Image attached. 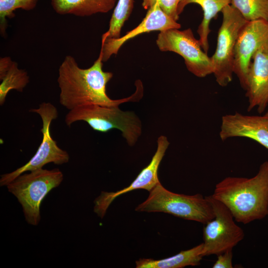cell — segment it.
Segmentation results:
<instances>
[{"label": "cell", "instance_id": "cell-1", "mask_svg": "<svg viewBox=\"0 0 268 268\" xmlns=\"http://www.w3.org/2000/svg\"><path fill=\"white\" fill-rule=\"evenodd\" d=\"M102 54L89 68H80L75 59L67 56L58 71L57 79L60 89V103L68 110L86 104L118 106L128 102H137L143 96L142 82H135L136 90L130 97L117 100L111 99L106 92V86L113 77L111 72L103 70Z\"/></svg>", "mask_w": 268, "mask_h": 268}, {"label": "cell", "instance_id": "cell-24", "mask_svg": "<svg viewBox=\"0 0 268 268\" xmlns=\"http://www.w3.org/2000/svg\"><path fill=\"white\" fill-rule=\"evenodd\" d=\"M12 60L9 57H4L0 59V78L5 73L11 64Z\"/></svg>", "mask_w": 268, "mask_h": 268}, {"label": "cell", "instance_id": "cell-4", "mask_svg": "<svg viewBox=\"0 0 268 268\" xmlns=\"http://www.w3.org/2000/svg\"><path fill=\"white\" fill-rule=\"evenodd\" d=\"M135 210L164 212L204 224L214 216L211 204L206 197L200 194L175 193L165 188L160 182L149 191L146 200Z\"/></svg>", "mask_w": 268, "mask_h": 268}, {"label": "cell", "instance_id": "cell-19", "mask_svg": "<svg viewBox=\"0 0 268 268\" xmlns=\"http://www.w3.org/2000/svg\"><path fill=\"white\" fill-rule=\"evenodd\" d=\"M134 0H118L109 22L108 30L102 39L119 38L124 23L130 17L134 7Z\"/></svg>", "mask_w": 268, "mask_h": 268}, {"label": "cell", "instance_id": "cell-16", "mask_svg": "<svg viewBox=\"0 0 268 268\" xmlns=\"http://www.w3.org/2000/svg\"><path fill=\"white\" fill-rule=\"evenodd\" d=\"M192 3L199 4L203 11V18L198 28L197 32L201 46L207 54L209 49L208 38L210 32V23L225 6L230 4V0H181L178 6V14L182 13L188 4Z\"/></svg>", "mask_w": 268, "mask_h": 268}, {"label": "cell", "instance_id": "cell-20", "mask_svg": "<svg viewBox=\"0 0 268 268\" xmlns=\"http://www.w3.org/2000/svg\"><path fill=\"white\" fill-rule=\"evenodd\" d=\"M230 4L247 21L263 19L268 22V0H230Z\"/></svg>", "mask_w": 268, "mask_h": 268}, {"label": "cell", "instance_id": "cell-3", "mask_svg": "<svg viewBox=\"0 0 268 268\" xmlns=\"http://www.w3.org/2000/svg\"><path fill=\"white\" fill-rule=\"evenodd\" d=\"M77 121H84L93 130L102 133L118 129L131 146L135 144L142 132L141 122L134 113L122 111L118 106H79L69 110L65 119L68 127Z\"/></svg>", "mask_w": 268, "mask_h": 268}, {"label": "cell", "instance_id": "cell-13", "mask_svg": "<svg viewBox=\"0 0 268 268\" xmlns=\"http://www.w3.org/2000/svg\"><path fill=\"white\" fill-rule=\"evenodd\" d=\"M245 91L247 111L256 108L259 114H263L268 106V44L259 48L252 57Z\"/></svg>", "mask_w": 268, "mask_h": 268}, {"label": "cell", "instance_id": "cell-23", "mask_svg": "<svg viewBox=\"0 0 268 268\" xmlns=\"http://www.w3.org/2000/svg\"><path fill=\"white\" fill-rule=\"evenodd\" d=\"M217 259L213 265V268H232V250H227L217 255Z\"/></svg>", "mask_w": 268, "mask_h": 268}, {"label": "cell", "instance_id": "cell-7", "mask_svg": "<svg viewBox=\"0 0 268 268\" xmlns=\"http://www.w3.org/2000/svg\"><path fill=\"white\" fill-rule=\"evenodd\" d=\"M213 208L214 216L204 224L203 228V257L233 250L244 237L242 228L235 220L229 209L212 195L206 196Z\"/></svg>", "mask_w": 268, "mask_h": 268}, {"label": "cell", "instance_id": "cell-11", "mask_svg": "<svg viewBox=\"0 0 268 268\" xmlns=\"http://www.w3.org/2000/svg\"><path fill=\"white\" fill-rule=\"evenodd\" d=\"M157 142V149L150 162L140 171L130 186L115 192H102L95 200L94 211L101 218L103 217L108 207L117 197L136 189H144L149 192L160 182L158 177L159 166L170 143L164 135L159 136Z\"/></svg>", "mask_w": 268, "mask_h": 268}, {"label": "cell", "instance_id": "cell-5", "mask_svg": "<svg viewBox=\"0 0 268 268\" xmlns=\"http://www.w3.org/2000/svg\"><path fill=\"white\" fill-rule=\"evenodd\" d=\"M30 172L19 175L6 186L22 205L27 222L37 225L41 218L42 201L49 192L61 184L64 176L58 168L48 170L42 168Z\"/></svg>", "mask_w": 268, "mask_h": 268}, {"label": "cell", "instance_id": "cell-10", "mask_svg": "<svg viewBox=\"0 0 268 268\" xmlns=\"http://www.w3.org/2000/svg\"><path fill=\"white\" fill-rule=\"evenodd\" d=\"M268 44V22L258 19L247 21L237 40L234 57V73L245 90L252 59L259 48Z\"/></svg>", "mask_w": 268, "mask_h": 268}, {"label": "cell", "instance_id": "cell-18", "mask_svg": "<svg viewBox=\"0 0 268 268\" xmlns=\"http://www.w3.org/2000/svg\"><path fill=\"white\" fill-rule=\"evenodd\" d=\"M0 105L5 102L8 93L11 90L22 92L29 82L27 72L18 67L16 62L12 61L10 66L4 74L0 78Z\"/></svg>", "mask_w": 268, "mask_h": 268}, {"label": "cell", "instance_id": "cell-15", "mask_svg": "<svg viewBox=\"0 0 268 268\" xmlns=\"http://www.w3.org/2000/svg\"><path fill=\"white\" fill-rule=\"evenodd\" d=\"M117 0H52L54 10L61 15L87 16L107 13L115 6Z\"/></svg>", "mask_w": 268, "mask_h": 268}, {"label": "cell", "instance_id": "cell-21", "mask_svg": "<svg viewBox=\"0 0 268 268\" xmlns=\"http://www.w3.org/2000/svg\"><path fill=\"white\" fill-rule=\"evenodd\" d=\"M38 0H0V32L6 34L7 18L14 16L13 12L18 8L30 10L34 8Z\"/></svg>", "mask_w": 268, "mask_h": 268}, {"label": "cell", "instance_id": "cell-17", "mask_svg": "<svg viewBox=\"0 0 268 268\" xmlns=\"http://www.w3.org/2000/svg\"><path fill=\"white\" fill-rule=\"evenodd\" d=\"M203 244L168 258L161 260L139 259L135 262L136 268H182L199 266L203 257Z\"/></svg>", "mask_w": 268, "mask_h": 268}, {"label": "cell", "instance_id": "cell-2", "mask_svg": "<svg viewBox=\"0 0 268 268\" xmlns=\"http://www.w3.org/2000/svg\"><path fill=\"white\" fill-rule=\"evenodd\" d=\"M211 195L229 209L238 222L246 224L265 218L268 215V161L253 177L223 179Z\"/></svg>", "mask_w": 268, "mask_h": 268}, {"label": "cell", "instance_id": "cell-9", "mask_svg": "<svg viewBox=\"0 0 268 268\" xmlns=\"http://www.w3.org/2000/svg\"><path fill=\"white\" fill-rule=\"evenodd\" d=\"M162 52H172L184 60L188 70L197 77L202 78L213 74L210 57L202 49L191 28L183 30L172 28L160 31L156 40Z\"/></svg>", "mask_w": 268, "mask_h": 268}, {"label": "cell", "instance_id": "cell-12", "mask_svg": "<svg viewBox=\"0 0 268 268\" xmlns=\"http://www.w3.org/2000/svg\"><path fill=\"white\" fill-rule=\"evenodd\" d=\"M219 135L223 141L234 137L249 138L268 149V111L258 115L239 112L224 115Z\"/></svg>", "mask_w": 268, "mask_h": 268}, {"label": "cell", "instance_id": "cell-14", "mask_svg": "<svg viewBox=\"0 0 268 268\" xmlns=\"http://www.w3.org/2000/svg\"><path fill=\"white\" fill-rule=\"evenodd\" d=\"M180 24L166 14L155 4L148 9L145 17L135 28L119 38L102 39L100 52L103 62H106L113 55H116L120 48L127 41L144 33L162 31L169 29H180Z\"/></svg>", "mask_w": 268, "mask_h": 268}, {"label": "cell", "instance_id": "cell-22", "mask_svg": "<svg viewBox=\"0 0 268 268\" xmlns=\"http://www.w3.org/2000/svg\"><path fill=\"white\" fill-rule=\"evenodd\" d=\"M142 5L145 9H149L155 4L173 20L177 21L179 18L178 6L181 0H142Z\"/></svg>", "mask_w": 268, "mask_h": 268}, {"label": "cell", "instance_id": "cell-8", "mask_svg": "<svg viewBox=\"0 0 268 268\" xmlns=\"http://www.w3.org/2000/svg\"><path fill=\"white\" fill-rule=\"evenodd\" d=\"M39 114L42 122L41 132L42 140L37 151L30 160L14 171L0 175V186H6L17 177L26 171H30L43 167L49 163L57 165L67 163L69 159L68 153L60 148L52 138L50 133L52 122L57 118V108L50 102H43L38 108L29 110Z\"/></svg>", "mask_w": 268, "mask_h": 268}, {"label": "cell", "instance_id": "cell-6", "mask_svg": "<svg viewBox=\"0 0 268 268\" xmlns=\"http://www.w3.org/2000/svg\"><path fill=\"white\" fill-rule=\"evenodd\" d=\"M221 12L222 20L216 48L210 58L216 82L225 87L232 80L235 48L240 32L247 21L230 4L225 6Z\"/></svg>", "mask_w": 268, "mask_h": 268}]
</instances>
